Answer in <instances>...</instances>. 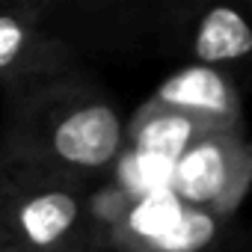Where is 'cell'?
<instances>
[{
    "mask_svg": "<svg viewBox=\"0 0 252 252\" xmlns=\"http://www.w3.org/2000/svg\"><path fill=\"white\" fill-rule=\"evenodd\" d=\"M202 137H208V134L199 125L178 116L175 110L155 104L152 98L134 113L131 125H125V143L128 146H134L143 155L169 158V160H175L187 146H193Z\"/></svg>",
    "mask_w": 252,
    "mask_h": 252,
    "instance_id": "9c48e42d",
    "label": "cell"
},
{
    "mask_svg": "<svg viewBox=\"0 0 252 252\" xmlns=\"http://www.w3.org/2000/svg\"><path fill=\"white\" fill-rule=\"evenodd\" d=\"M158 3L140 0H48L45 21L77 57L152 48Z\"/></svg>",
    "mask_w": 252,
    "mask_h": 252,
    "instance_id": "277c9868",
    "label": "cell"
},
{
    "mask_svg": "<svg viewBox=\"0 0 252 252\" xmlns=\"http://www.w3.org/2000/svg\"><path fill=\"white\" fill-rule=\"evenodd\" d=\"M152 48L181 54L187 65L225 71V65L252 54V27L231 6L158 3Z\"/></svg>",
    "mask_w": 252,
    "mask_h": 252,
    "instance_id": "5b68a950",
    "label": "cell"
},
{
    "mask_svg": "<svg viewBox=\"0 0 252 252\" xmlns=\"http://www.w3.org/2000/svg\"><path fill=\"white\" fill-rule=\"evenodd\" d=\"M60 252H107V246L101 240H92V243H83V246H71V249H60Z\"/></svg>",
    "mask_w": 252,
    "mask_h": 252,
    "instance_id": "30bf717a",
    "label": "cell"
},
{
    "mask_svg": "<svg viewBox=\"0 0 252 252\" xmlns=\"http://www.w3.org/2000/svg\"><path fill=\"white\" fill-rule=\"evenodd\" d=\"M48 0L0 3V92L86 68L45 21Z\"/></svg>",
    "mask_w": 252,
    "mask_h": 252,
    "instance_id": "52a82bcc",
    "label": "cell"
},
{
    "mask_svg": "<svg viewBox=\"0 0 252 252\" xmlns=\"http://www.w3.org/2000/svg\"><path fill=\"white\" fill-rule=\"evenodd\" d=\"M98 237L110 252H234V243H240L231 220L166 193L119 196Z\"/></svg>",
    "mask_w": 252,
    "mask_h": 252,
    "instance_id": "3957f363",
    "label": "cell"
},
{
    "mask_svg": "<svg viewBox=\"0 0 252 252\" xmlns=\"http://www.w3.org/2000/svg\"><path fill=\"white\" fill-rule=\"evenodd\" d=\"M0 252H24V249H18L15 243H9L3 234H0Z\"/></svg>",
    "mask_w": 252,
    "mask_h": 252,
    "instance_id": "8fae6325",
    "label": "cell"
},
{
    "mask_svg": "<svg viewBox=\"0 0 252 252\" xmlns=\"http://www.w3.org/2000/svg\"><path fill=\"white\" fill-rule=\"evenodd\" d=\"M152 101L190 119L205 134H243V104L228 71L181 65L152 92Z\"/></svg>",
    "mask_w": 252,
    "mask_h": 252,
    "instance_id": "ba28073f",
    "label": "cell"
},
{
    "mask_svg": "<svg viewBox=\"0 0 252 252\" xmlns=\"http://www.w3.org/2000/svg\"><path fill=\"white\" fill-rule=\"evenodd\" d=\"M107 252H110V249H107Z\"/></svg>",
    "mask_w": 252,
    "mask_h": 252,
    "instance_id": "7c38bea8",
    "label": "cell"
},
{
    "mask_svg": "<svg viewBox=\"0 0 252 252\" xmlns=\"http://www.w3.org/2000/svg\"><path fill=\"white\" fill-rule=\"evenodd\" d=\"M0 234L24 252H60L101 240L92 181L0 160Z\"/></svg>",
    "mask_w": 252,
    "mask_h": 252,
    "instance_id": "7a4b0ae2",
    "label": "cell"
},
{
    "mask_svg": "<svg viewBox=\"0 0 252 252\" xmlns=\"http://www.w3.org/2000/svg\"><path fill=\"white\" fill-rule=\"evenodd\" d=\"M125 149V116L86 68L3 92L0 160L95 181Z\"/></svg>",
    "mask_w": 252,
    "mask_h": 252,
    "instance_id": "6da1fadb",
    "label": "cell"
},
{
    "mask_svg": "<svg viewBox=\"0 0 252 252\" xmlns=\"http://www.w3.org/2000/svg\"><path fill=\"white\" fill-rule=\"evenodd\" d=\"M252 152L243 134H208L175 158V199L231 220L249 190Z\"/></svg>",
    "mask_w": 252,
    "mask_h": 252,
    "instance_id": "8992f818",
    "label": "cell"
}]
</instances>
